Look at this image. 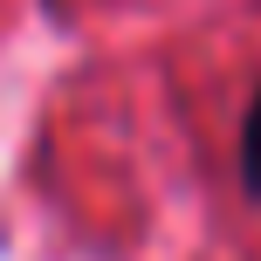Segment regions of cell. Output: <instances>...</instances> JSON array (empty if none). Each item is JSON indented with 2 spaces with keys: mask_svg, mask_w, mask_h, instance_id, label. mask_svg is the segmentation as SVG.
I'll list each match as a JSON object with an SVG mask.
<instances>
[{
  "mask_svg": "<svg viewBox=\"0 0 261 261\" xmlns=\"http://www.w3.org/2000/svg\"><path fill=\"white\" fill-rule=\"evenodd\" d=\"M241 179H248V193L261 199V96L248 103V124H241Z\"/></svg>",
  "mask_w": 261,
  "mask_h": 261,
  "instance_id": "1",
  "label": "cell"
}]
</instances>
